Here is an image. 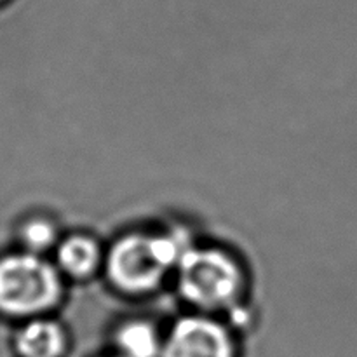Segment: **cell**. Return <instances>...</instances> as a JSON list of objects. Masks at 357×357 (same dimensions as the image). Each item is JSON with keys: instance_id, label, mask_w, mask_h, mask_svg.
Masks as SVG:
<instances>
[{"instance_id": "obj_4", "label": "cell", "mask_w": 357, "mask_h": 357, "mask_svg": "<svg viewBox=\"0 0 357 357\" xmlns=\"http://www.w3.org/2000/svg\"><path fill=\"white\" fill-rule=\"evenodd\" d=\"M160 357H236V351L223 324L206 316H187L164 338Z\"/></svg>"}, {"instance_id": "obj_3", "label": "cell", "mask_w": 357, "mask_h": 357, "mask_svg": "<svg viewBox=\"0 0 357 357\" xmlns=\"http://www.w3.org/2000/svg\"><path fill=\"white\" fill-rule=\"evenodd\" d=\"M61 278L54 265L35 253L0 260V310L10 316L42 314L58 303Z\"/></svg>"}, {"instance_id": "obj_7", "label": "cell", "mask_w": 357, "mask_h": 357, "mask_svg": "<svg viewBox=\"0 0 357 357\" xmlns=\"http://www.w3.org/2000/svg\"><path fill=\"white\" fill-rule=\"evenodd\" d=\"M121 357H160L164 338L155 326L146 321H129L122 324L115 337Z\"/></svg>"}, {"instance_id": "obj_1", "label": "cell", "mask_w": 357, "mask_h": 357, "mask_svg": "<svg viewBox=\"0 0 357 357\" xmlns=\"http://www.w3.org/2000/svg\"><path fill=\"white\" fill-rule=\"evenodd\" d=\"M192 248L181 232L164 236L129 234L115 241L105 258L110 281L126 293H146L157 288L164 275Z\"/></svg>"}, {"instance_id": "obj_9", "label": "cell", "mask_w": 357, "mask_h": 357, "mask_svg": "<svg viewBox=\"0 0 357 357\" xmlns=\"http://www.w3.org/2000/svg\"><path fill=\"white\" fill-rule=\"evenodd\" d=\"M117 357H121V356H117Z\"/></svg>"}, {"instance_id": "obj_8", "label": "cell", "mask_w": 357, "mask_h": 357, "mask_svg": "<svg viewBox=\"0 0 357 357\" xmlns=\"http://www.w3.org/2000/svg\"><path fill=\"white\" fill-rule=\"evenodd\" d=\"M23 239L26 246L33 251H44L51 248L56 241V230L45 220H33L23 230Z\"/></svg>"}, {"instance_id": "obj_2", "label": "cell", "mask_w": 357, "mask_h": 357, "mask_svg": "<svg viewBox=\"0 0 357 357\" xmlns=\"http://www.w3.org/2000/svg\"><path fill=\"white\" fill-rule=\"evenodd\" d=\"M176 279L183 298L206 310L229 307L244 284L239 264L215 248L192 246L178 261Z\"/></svg>"}, {"instance_id": "obj_6", "label": "cell", "mask_w": 357, "mask_h": 357, "mask_svg": "<svg viewBox=\"0 0 357 357\" xmlns=\"http://www.w3.org/2000/svg\"><path fill=\"white\" fill-rule=\"evenodd\" d=\"M58 267L70 278H87L101 264V250L87 236H72L58 246Z\"/></svg>"}, {"instance_id": "obj_5", "label": "cell", "mask_w": 357, "mask_h": 357, "mask_svg": "<svg viewBox=\"0 0 357 357\" xmlns=\"http://www.w3.org/2000/svg\"><path fill=\"white\" fill-rule=\"evenodd\" d=\"M21 357H61L66 351V333L51 319H33L16 337Z\"/></svg>"}]
</instances>
